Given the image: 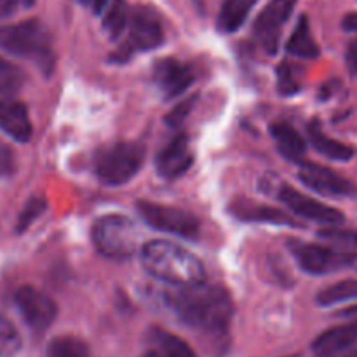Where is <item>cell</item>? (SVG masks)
<instances>
[{
	"label": "cell",
	"mask_w": 357,
	"mask_h": 357,
	"mask_svg": "<svg viewBox=\"0 0 357 357\" xmlns=\"http://www.w3.org/2000/svg\"><path fill=\"white\" fill-rule=\"evenodd\" d=\"M178 288L160 295L162 305L178 321L206 335H223L229 331L234 305L227 289L206 282Z\"/></svg>",
	"instance_id": "1"
},
{
	"label": "cell",
	"mask_w": 357,
	"mask_h": 357,
	"mask_svg": "<svg viewBox=\"0 0 357 357\" xmlns=\"http://www.w3.org/2000/svg\"><path fill=\"white\" fill-rule=\"evenodd\" d=\"M142 265L152 278L171 286H192L204 282L201 260L171 241L155 239L142 248Z\"/></svg>",
	"instance_id": "2"
},
{
	"label": "cell",
	"mask_w": 357,
	"mask_h": 357,
	"mask_svg": "<svg viewBox=\"0 0 357 357\" xmlns=\"http://www.w3.org/2000/svg\"><path fill=\"white\" fill-rule=\"evenodd\" d=\"M0 49L16 58L30 59L45 75L54 70L51 35L37 20L0 26Z\"/></svg>",
	"instance_id": "3"
},
{
	"label": "cell",
	"mask_w": 357,
	"mask_h": 357,
	"mask_svg": "<svg viewBox=\"0 0 357 357\" xmlns=\"http://www.w3.org/2000/svg\"><path fill=\"white\" fill-rule=\"evenodd\" d=\"M93 243L103 257L124 260L138 250V227L128 216L105 215L93 225Z\"/></svg>",
	"instance_id": "4"
},
{
	"label": "cell",
	"mask_w": 357,
	"mask_h": 357,
	"mask_svg": "<svg viewBox=\"0 0 357 357\" xmlns=\"http://www.w3.org/2000/svg\"><path fill=\"white\" fill-rule=\"evenodd\" d=\"M145 150L138 143L121 142L107 146L96 155L94 171L100 181L110 187L131 181L142 169Z\"/></svg>",
	"instance_id": "5"
},
{
	"label": "cell",
	"mask_w": 357,
	"mask_h": 357,
	"mask_svg": "<svg viewBox=\"0 0 357 357\" xmlns=\"http://www.w3.org/2000/svg\"><path fill=\"white\" fill-rule=\"evenodd\" d=\"M164 42V28L160 17L150 7L139 6L131 9L128 23V38L124 44L112 54V61L122 63L132 52L150 51L159 47Z\"/></svg>",
	"instance_id": "6"
},
{
	"label": "cell",
	"mask_w": 357,
	"mask_h": 357,
	"mask_svg": "<svg viewBox=\"0 0 357 357\" xmlns=\"http://www.w3.org/2000/svg\"><path fill=\"white\" fill-rule=\"evenodd\" d=\"M289 250L296 258L300 267L312 275L333 274L352 267L357 260V253L338 246H323V244L289 241Z\"/></svg>",
	"instance_id": "7"
},
{
	"label": "cell",
	"mask_w": 357,
	"mask_h": 357,
	"mask_svg": "<svg viewBox=\"0 0 357 357\" xmlns=\"http://www.w3.org/2000/svg\"><path fill=\"white\" fill-rule=\"evenodd\" d=\"M139 216L145 220L146 225L160 232L173 234V236L185 237V239H197L201 232V223L188 211L180 208L155 204L149 201L136 202Z\"/></svg>",
	"instance_id": "8"
},
{
	"label": "cell",
	"mask_w": 357,
	"mask_h": 357,
	"mask_svg": "<svg viewBox=\"0 0 357 357\" xmlns=\"http://www.w3.org/2000/svg\"><path fill=\"white\" fill-rule=\"evenodd\" d=\"M17 310L33 331H45L56 319V303L33 286H21L14 295Z\"/></svg>",
	"instance_id": "9"
},
{
	"label": "cell",
	"mask_w": 357,
	"mask_h": 357,
	"mask_svg": "<svg viewBox=\"0 0 357 357\" xmlns=\"http://www.w3.org/2000/svg\"><path fill=\"white\" fill-rule=\"evenodd\" d=\"M296 0H271L255 21V35L268 54L279 47V37L286 21L295 10Z\"/></svg>",
	"instance_id": "10"
},
{
	"label": "cell",
	"mask_w": 357,
	"mask_h": 357,
	"mask_svg": "<svg viewBox=\"0 0 357 357\" xmlns=\"http://www.w3.org/2000/svg\"><path fill=\"white\" fill-rule=\"evenodd\" d=\"M298 178L310 190L319 192L328 197H354L356 195V187L347 178L319 164L303 162L300 166Z\"/></svg>",
	"instance_id": "11"
},
{
	"label": "cell",
	"mask_w": 357,
	"mask_h": 357,
	"mask_svg": "<svg viewBox=\"0 0 357 357\" xmlns=\"http://www.w3.org/2000/svg\"><path fill=\"white\" fill-rule=\"evenodd\" d=\"M279 201L284 202L295 215L302 216L305 220H312V222L326 223V225H338L344 222V215L338 209L331 208V206L323 204V202L316 201L314 197L305 194H300L293 187L288 185H281L278 190Z\"/></svg>",
	"instance_id": "12"
},
{
	"label": "cell",
	"mask_w": 357,
	"mask_h": 357,
	"mask_svg": "<svg viewBox=\"0 0 357 357\" xmlns=\"http://www.w3.org/2000/svg\"><path fill=\"white\" fill-rule=\"evenodd\" d=\"M194 162L188 138L185 135H178L171 139L155 157V169L164 180H176L183 176Z\"/></svg>",
	"instance_id": "13"
},
{
	"label": "cell",
	"mask_w": 357,
	"mask_h": 357,
	"mask_svg": "<svg viewBox=\"0 0 357 357\" xmlns=\"http://www.w3.org/2000/svg\"><path fill=\"white\" fill-rule=\"evenodd\" d=\"M153 82L159 87L162 96L171 100V98L185 93L192 86L194 73H192L190 66L185 63L174 58H164L159 59L153 66Z\"/></svg>",
	"instance_id": "14"
},
{
	"label": "cell",
	"mask_w": 357,
	"mask_h": 357,
	"mask_svg": "<svg viewBox=\"0 0 357 357\" xmlns=\"http://www.w3.org/2000/svg\"><path fill=\"white\" fill-rule=\"evenodd\" d=\"M0 131L14 142H28L31 138V121L26 105L14 98L0 100Z\"/></svg>",
	"instance_id": "15"
},
{
	"label": "cell",
	"mask_w": 357,
	"mask_h": 357,
	"mask_svg": "<svg viewBox=\"0 0 357 357\" xmlns=\"http://www.w3.org/2000/svg\"><path fill=\"white\" fill-rule=\"evenodd\" d=\"M357 342V321L331 328L314 340L312 351L317 357H333L351 349Z\"/></svg>",
	"instance_id": "16"
},
{
	"label": "cell",
	"mask_w": 357,
	"mask_h": 357,
	"mask_svg": "<svg viewBox=\"0 0 357 357\" xmlns=\"http://www.w3.org/2000/svg\"><path fill=\"white\" fill-rule=\"evenodd\" d=\"M232 213L243 222L271 223V225L279 227H298V223L293 222L291 216H288L281 209L258 204V202L253 201H236L232 204Z\"/></svg>",
	"instance_id": "17"
},
{
	"label": "cell",
	"mask_w": 357,
	"mask_h": 357,
	"mask_svg": "<svg viewBox=\"0 0 357 357\" xmlns=\"http://www.w3.org/2000/svg\"><path fill=\"white\" fill-rule=\"evenodd\" d=\"M307 132H309L310 143H312L314 149L321 153V155L328 157L331 160H351L354 157V149L345 143L338 142V139L330 138L326 132L323 131L321 124L317 121L310 122L309 128H307Z\"/></svg>",
	"instance_id": "18"
},
{
	"label": "cell",
	"mask_w": 357,
	"mask_h": 357,
	"mask_svg": "<svg viewBox=\"0 0 357 357\" xmlns=\"http://www.w3.org/2000/svg\"><path fill=\"white\" fill-rule=\"evenodd\" d=\"M271 136L278 143L279 150L284 153L288 159L300 162L307 149V143L303 136L288 122H274L271 124Z\"/></svg>",
	"instance_id": "19"
},
{
	"label": "cell",
	"mask_w": 357,
	"mask_h": 357,
	"mask_svg": "<svg viewBox=\"0 0 357 357\" xmlns=\"http://www.w3.org/2000/svg\"><path fill=\"white\" fill-rule=\"evenodd\" d=\"M257 0H223L218 16V28L225 33H234L244 24Z\"/></svg>",
	"instance_id": "20"
},
{
	"label": "cell",
	"mask_w": 357,
	"mask_h": 357,
	"mask_svg": "<svg viewBox=\"0 0 357 357\" xmlns=\"http://www.w3.org/2000/svg\"><path fill=\"white\" fill-rule=\"evenodd\" d=\"M286 49H288L289 54L298 56V58L310 59L319 56V45H317L316 40L312 38L307 16L300 17L298 24H296L295 31L291 33V38H289Z\"/></svg>",
	"instance_id": "21"
},
{
	"label": "cell",
	"mask_w": 357,
	"mask_h": 357,
	"mask_svg": "<svg viewBox=\"0 0 357 357\" xmlns=\"http://www.w3.org/2000/svg\"><path fill=\"white\" fill-rule=\"evenodd\" d=\"M129 9L126 0H112L107 3V10L103 16V30L107 31L110 38H119L126 30H128L129 23Z\"/></svg>",
	"instance_id": "22"
},
{
	"label": "cell",
	"mask_w": 357,
	"mask_h": 357,
	"mask_svg": "<svg viewBox=\"0 0 357 357\" xmlns=\"http://www.w3.org/2000/svg\"><path fill=\"white\" fill-rule=\"evenodd\" d=\"M316 300L321 307H333L338 303L357 300V279H345V281L328 286L317 295Z\"/></svg>",
	"instance_id": "23"
},
{
	"label": "cell",
	"mask_w": 357,
	"mask_h": 357,
	"mask_svg": "<svg viewBox=\"0 0 357 357\" xmlns=\"http://www.w3.org/2000/svg\"><path fill=\"white\" fill-rule=\"evenodd\" d=\"M45 357H91L86 342L72 335H61L49 342Z\"/></svg>",
	"instance_id": "24"
},
{
	"label": "cell",
	"mask_w": 357,
	"mask_h": 357,
	"mask_svg": "<svg viewBox=\"0 0 357 357\" xmlns=\"http://www.w3.org/2000/svg\"><path fill=\"white\" fill-rule=\"evenodd\" d=\"M21 345L23 340L17 328L0 314V357H16L20 354Z\"/></svg>",
	"instance_id": "25"
},
{
	"label": "cell",
	"mask_w": 357,
	"mask_h": 357,
	"mask_svg": "<svg viewBox=\"0 0 357 357\" xmlns=\"http://www.w3.org/2000/svg\"><path fill=\"white\" fill-rule=\"evenodd\" d=\"M157 344L160 349V357H199L183 338L166 333V331L157 333Z\"/></svg>",
	"instance_id": "26"
},
{
	"label": "cell",
	"mask_w": 357,
	"mask_h": 357,
	"mask_svg": "<svg viewBox=\"0 0 357 357\" xmlns=\"http://www.w3.org/2000/svg\"><path fill=\"white\" fill-rule=\"evenodd\" d=\"M23 72L14 63L0 56V94L16 93L23 86Z\"/></svg>",
	"instance_id": "27"
},
{
	"label": "cell",
	"mask_w": 357,
	"mask_h": 357,
	"mask_svg": "<svg viewBox=\"0 0 357 357\" xmlns=\"http://www.w3.org/2000/svg\"><path fill=\"white\" fill-rule=\"evenodd\" d=\"M300 80L295 68L289 63H281L278 68V89L282 96H293L300 91Z\"/></svg>",
	"instance_id": "28"
},
{
	"label": "cell",
	"mask_w": 357,
	"mask_h": 357,
	"mask_svg": "<svg viewBox=\"0 0 357 357\" xmlns=\"http://www.w3.org/2000/svg\"><path fill=\"white\" fill-rule=\"evenodd\" d=\"M47 208V202L42 197H31L28 199V202L24 204L23 211H21L20 218H17V232H24L35 220H38V216L45 211Z\"/></svg>",
	"instance_id": "29"
},
{
	"label": "cell",
	"mask_w": 357,
	"mask_h": 357,
	"mask_svg": "<svg viewBox=\"0 0 357 357\" xmlns=\"http://www.w3.org/2000/svg\"><path fill=\"white\" fill-rule=\"evenodd\" d=\"M321 239H326L330 243H333L335 246L344 248V250H354L357 248V232L352 230H342L337 227H330V229H324L319 232Z\"/></svg>",
	"instance_id": "30"
},
{
	"label": "cell",
	"mask_w": 357,
	"mask_h": 357,
	"mask_svg": "<svg viewBox=\"0 0 357 357\" xmlns=\"http://www.w3.org/2000/svg\"><path fill=\"white\" fill-rule=\"evenodd\" d=\"M194 103H195V98H187V100L181 101L178 107H174L173 110L166 115L167 126H171V128H178V126L187 119V115L190 114Z\"/></svg>",
	"instance_id": "31"
},
{
	"label": "cell",
	"mask_w": 357,
	"mask_h": 357,
	"mask_svg": "<svg viewBox=\"0 0 357 357\" xmlns=\"http://www.w3.org/2000/svg\"><path fill=\"white\" fill-rule=\"evenodd\" d=\"M14 166H16V160H14L13 150L0 139V176L13 174Z\"/></svg>",
	"instance_id": "32"
},
{
	"label": "cell",
	"mask_w": 357,
	"mask_h": 357,
	"mask_svg": "<svg viewBox=\"0 0 357 357\" xmlns=\"http://www.w3.org/2000/svg\"><path fill=\"white\" fill-rule=\"evenodd\" d=\"M17 2L20 0H0V20L13 16L17 9Z\"/></svg>",
	"instance_id": "33"
},
{
	"label": "cell",
	"mask_w": 357,
	"mask_h": 357,
	"mask_svg": "<svg viewBox=\"0 0 357 357\" xmlns=\"http://www.w3.org/2000/svg\"><path fill=\"white\" fill-rule=\"evenodd\" d=\"M347 65L349 70H351L354 75H357V38L349 45V51H347Z\"/></svg>",
	"instance_id": "34"
},
{
	"label": "cell",
	"mask_w": 357,
	"mask_h": 357,
	"mask_svg": "<svg viewBox=\"0 0 357 357\" xmlns=\"http://www.w3.org/2000/svg\"><path fill=\"white\" fill-rule=\"evenodd\" d=\"M344 28L349 31H357V14H347L344 17Z\"/></svg>",
	"instance_id": "35"
},
{
	"label": "cell",
	"mask_w": 357,
	"mask_h": 357,
	"mask_svg": "<svg viewBox=\"0 0 357 357\" xmlns=\"http://www.w3.org/2000/svg\"><path fill=\"white\" fill-rule=\"evenodd\" d=\"M107 3H108V0H93V2H91V6H93L94 13L100 14V13H103L105 7H107Z\"/></svg>",
	"instance_id": "36"
},
{
	"label": "cell",
	"mask_w": 357,
	"mask_h": 357,
	"mask_svg": "<svg viewBox=\"0 0 357 357\" xmlns=\"http://www.w3.org/2000/svg\"><path fill=\"white\" fill-rule=\"evenodd\" d=\"M340 316H345V317H352V316H357V303H356V305L349 307V309L342 310V312H340Z\"/></svg>",
	"instance_id": "37"
},
{
	"label": "cell",
	"mask_w": 357,
	"mask_h": 357,
	"mask_svg": "<svg viewBox=\"0 0 357 357\" xmlns=\"http://www.w3.org/2000/svg\"><path fill=\"white\" fill-rule=\"evenodd\" d=\"M142 357H160V356H159V352H155V351H150V352H146V354H143Z\"/></svg>",
	"instance_id": "38"
},
{
	"label": "cell",
	"mask_w": 357,
	"mask_h": 357,
	"mask_svg": "<svg viewBox=\"0 0 357 357\" xmlns=\"http://www.w3.org/2000/svg\"><path fill=\"white\" fill-rule=\"evenodd\" d=\"M21 2H23L24 6H33V2H35V0H21Z\"/></svg>",
	"instance_id": "39"
},
{
	"label": "cell",
	"mask_w": 357,
	"mask_h": 357,
	"mask_svg": "<svg viewBox=\"0 0 357 357\" xmlns=\"http://www.w3.org/2000/svg\"><path fill=\"white\" fill-rule=\"evenodd\" d=\"M80 2L86 3V6H91V2H93V0H80Z\"/></svg>",
	"instance_id": "40"
}]
</instances>
